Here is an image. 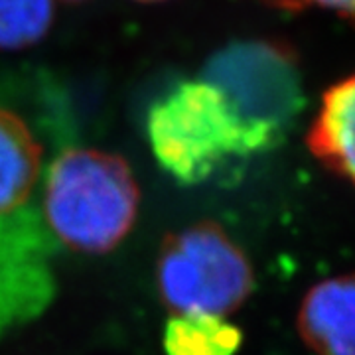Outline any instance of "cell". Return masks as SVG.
Masks as SVG:
<instances>
[{"label": "cell", "instance_id": "cell-1", "mask_svg": "<svg viewBox=\"0 0 355 355\" xmlns=\"http://www.w3.org/2000/svg\"><path fill=\"white\" fill-rule=\"evenodd\" d=\"M36 205L51 245L107 254L135 227L140 188L123 156L69 146L44 168Z\"/></svg>", "mask_w": 355, "mask_h": 355}, {"label": "cell", "instance_id": "cell-2", "mask_svg": "<svg viewBox=\"0 0 355 355\" xmlns=\"http://www.w3.org/2000/svg\"><path fill=\"white\" fill-rule=\"evenodd\" d=\"M146 132L154 158L180 184H202L233 158L261 153L225 95L205 79L182 81L154 103Z\"/></svg>", "mask_w": 355, "mask_h": 355}, {"label": "cell", "instance_id": "cell-3", "mask_svg": "<svg viewBox=\"0 0 355 355\" xmlns=\"http://www.w3.org/2000/svg\"><path fill=\"white\" fill-rule=\"evenodd\" d=\"M253 265L216 221L166 235L156 259V291L170 314L227 318L251 296Z\"/></svg>", "mask_w": 355, "mask_h": 355}, {"label": "cell", "instance_id": "cell-4", "mask_svg": "<svg viewBox=\"0 0 355 355\" xmlns=\"http://www.w3.org/2000/svg\"><path fill=\"white\" fill-rule=\"evenodd\" d=\"M216 85L261 153L277 146L302 109L294 51L279 42H239L219 51L203 77Z\"/></svg>", "mask_w": 355, "mask_h": 355}, {"label": "cell", "instance_id": "cell-5", "mask_svg": "<svg viewBox=\"0 0 355 355\" xmlns=\"http://www.w3.org/2000/svg\"><path fill=\"white\" fill-rule=\"evenodd\" d=\"M44 168V146L34 130L0 105V288L48 268L51 243L36 205Z\"/></svg>", "mask_w": 355, "mask_h": 355}, {"label": "cell", "instance_id": "cell-6", "mask_svg": "<svg viewBox=\"0 0 355 355\" xmlns=\"http://www.w3.org/2000/svg\"><path fill=\"white\" fill-rule=\"evenodd\" d=\"M354 277L320 280L306 292L296 316L298 334L314 355H354Z\"/></svg>", "mask_w": 355, "mask_h": 355}, {"label": "cell", "instance_id": "cell-7", "mask_svg": "<svg viewBox=\"0 0 355 355\" xmlns=\"http://www.w3.org/2000/svg\"><path fill=\"white\" fill-rule=\"evenodd\" d=\"M354 111L355 81L349 76L326 89L320 111L306 137L310 154L347 184L355 178Z\"/></svg>", "mask_w": 355, "mask_h": 355}, {"label": "cell", "instance_id": "cell-8", "mask_svg": "<svg viewBox=\"0 0 355 355\" xmlns=\"http://www.w3.org/2000/svg\"><path fill=\"white\" fill-rule=\"evenodd\" d=\"M241 343L237 326L209 314H172L162 336L166 355H235Z\"/></svg>", "mask_w": 355, "mask_h": 355}, {"label": "cell", "instance_id": "cell-9", "mask_svg": "<svg viewBox=\"0 0 355 355\" xmlns=\"http://www.w3.org/2000/svg\"><path fill=\"white\" fill-rule=\"evenodd\" d=\"M51 22L53 0H0V48H28L48 34Z\"/></svg>", "mask_w": 355, "mask_h": 355}, {"label": "cell", "instance_id": "cell-10", "mask_svg": "<svg viewBox=\"0 0 355 355\" xmlns=\"http://www.w3.org/2000/svg\"><path fill=\"white\" fill-rule=\"evenodd\" d=\"M259 2L288 12H300L306 8H328L347 20H352L354 16V0H259Z\"/></svg>", "mask_w": 355, "mask_h": 355}, {"label": "cell", "instance_id": "cell-11", "mask_svg": "<svg viewBox=\"0 0 355 355\" xmlns=\"http://www.w3.org/2000/svg\"><path fill=\"white\" fill-rule=\"evenodd\" d=\"M139 2H160V0H139Z\"/></svg>", "mask_w": 355, "mask_h": 355}, {"label": "cell", "instance_id": "cell-12", "mask_svg": "<svg viewBox=\"0 0 355 355\" xmlns=\"http://www.w3.org/2000/svg\"><path fill=\"white\" fill-rule=\"evenodd\" d=\"M65 2H81V0H65Z\"/></svg>", "mask_w": 355, "mask_h": 355}]
</instances>
